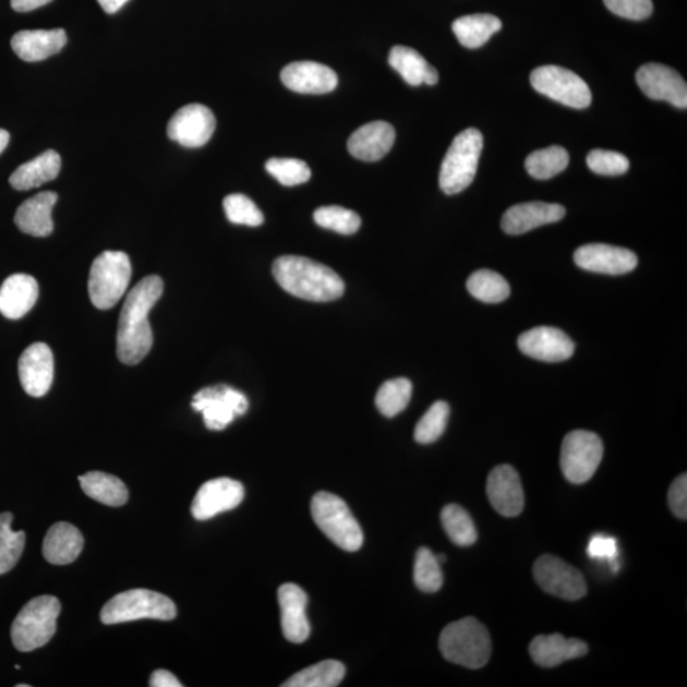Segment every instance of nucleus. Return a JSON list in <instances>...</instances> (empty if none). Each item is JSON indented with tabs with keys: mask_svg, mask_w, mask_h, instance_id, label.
Here are the masks:
<instances>
[{
	"mask_svg": "<svg viewBox=\"0 0 687 687\" xmlns=\"http://www.w3.org/2000/svg\"><path fill=\"white\" fill-rule=\"evenodd\" d=\"M164 293V280L157 275L142 279L130 290L119 318L117 353L120 362L141 363L153 346L149 312Z\"/></svg>",
	"mask_w": 687,
	"mask_h": 687,
	"instance_id": "nucleus-1",
	"label": "nucleus"
},
{
	"mask_svg": "<svg viewBox=\"0 0 687 687\" xmlns=\"http://www.w3.org/2000/svg\"><path fill=\"white\" fill-rule=\"evenodd\" d=\"M273 275L286 292L305 301L339 300L346 290L338 273L308 257L281 256L275 260Z\"/></svg>",
	"mask_w": 687,
	"mask_h": 687,
	"instance_id": "nucleus-2",
	"label": "nucleus"
},
{
	"mask_svg": "<svg viewBox=\"0 0 687 687\" xmlns=\"http://www.w3.org/2000/svg\"><path fill=\"white\" fill-rule=\"evenodd\" d=\"M439 649L448 662L478 670L491 659L492 641L483 624L475 617H465L443 629Z\"/></svg>",
	"mask_w": 687,
	"mask_h": 687,
	"instance_id": "nucleus-3",
	"label": "nucleus"
},
{
	"mask_svg": "<svg viewBox=\"0 0 687 687\" xmlns=\"http://www.w3.org/2000/svg\"><path fill=\"white\" fill-rule=\"evenodd\" d=\"M483 147V134L475 128L466 129L455 137L441 166L439 186L443 193L455 195L471 185Z\"/></svg>",
	"mask_w": 687,
	"mask_h": 687,
	"instance_id": "nucleus-4",
	"label": "nucleus"
},
{
	"mask_svg": "<svg viewBox=\"0 0 687 687\" xmlns=\"http://www.w3.org/2000/svg\"><path fill=\"white\" fill-rule=\"evenodd\" d=\"M60 602L52 595H40L26 603L14 618L12 643L20 652H33L49 643L57 631Z\"/></svg>",
	"mask_w": 687,
	"mask_h": 687,
	"instance_id": "nucleus-5",
	"label": "nucleus"
},
{
	"mask_svg": "<svg viewBox=\"0 0 687 687\" xmlns=\"http://www.w3.org/2000/svg\"><path fill=\"white\" fill-rule=\"evenodd\" d=\"M313 521L335 545L346 552H357L363 545V531L347 503L332 493L320 492L311 502Z\"/></svg>",
	"mask_w": 687,
	"mask_h": 687,
	"instance_id": "nucleus-6",
	"label": "nucleus"
},
{
	"mask_svg": "<svg viewBox=\"0 0 687 687\" xmlns=\"http://www.w3.org/2000/svg\"><path fill=\"white\" fill-rule=\"evenodd\" d=\"M132 264L122 251H105L91 266L88 292L98 310H110L126 293Z\"/></svg>",
	"mask_w": 687,
	"mask_h": 687,
	"instance_id": "nucleus-7",
	"label": "nucleus"
},
{
	"mask_svg": "<svg viewBox=\"0 0 687 687\" xmlns=\"http://www.w3.org/2000/svg\"><path fill=\"white\" fill-rule=\"evenodd\" d=\"M176 615L178 608L167 595L150 590H130L107 601L99 617L104 624L113 625L142 618L170 622Z\"/></svg>",
	"mask_w": 687,
	"mask_h": 687,
	"instance_id": "nucleus-8",
	"label": "nucleus"
},
{
	"mask_svg": "<svg viewBox=\"0 0 687 687\" xmlns=\"http://www.w3.org/2000/svg\"><path fill=\"white\" fill-rule=\"evenodd\" d=\"M530 81L539 94L572 109H586L592 104L588 84L568 69L557 65L539 67L531 73Z\"/></svg>",
	"mask_w": 687,
	"mask_h": 687,
	"instance_id": "nucleus-9",
	"label": "nucleus"
},
{
	"mask_svg": "<svg viewBox=\"0 0 687 687\" xmlns=\"http://www.w3.org/2000/svg\"><path fill=\"white\" fill-rule=\"evenodd\" d=\"M603 457V445L598 434L575 431L563 441L561 468L565 479L572 484H583L592 479Z\"/></svg>",
	"mask_w": 687,
	"mask_h": 687,
	"instance_id": "nucleus-10",
	"label": "nucleus"
},
{
	"mask_svg": "<svg viewBox=\"0 0 687 687\" xmlns=\"http://www.w3.org/2000/svg\"><path fill=\"white\" fill-rule=\"evenodd\" d=\"M191 407L202 412L204 423L210 431H224L236 417L249 409L248 397L227 385L205 387L195 394Z\"/></svg>",
	"mask_w": 687,
	"mask_h": 687,
	"instance_id": "nucleus-11",
	"label": "nucleus"
},
{
	"mask_svg": "<svg viewBox=\"0 0 687 687\" xmlns=\"http://www.w3.org/2000/svg\"><path fill=\"white\" fill-rule=\"evenodd\" d=\"M533 576L545 592L563 600L577 601L587 594L586 579L561 557L544 555L533 565Z\"/></svg>",
	"mask_w": 687,
	"mask_h": 687,
	"instance_id": "nucleus-12",
	"label": "nucleus"
},
{
	"mask_svg": "<svg viewBox=\"0 0 687 687\" xmlns=\"http://www.w3.org/2000/svg\"><path fill=\"white\" fill-rule=\"evenodd\" d=\"M216 125V117L209 107L191 104L174 112L168 121L167 135L182 147L201 148L210 141Z\"/></svg>",
	"mask_w": 687,
	"mask_h": 687,
	"instance_id": "nucleus-13",
	"label": "nucleus"
},
{
	"mask_svg": "<svg viewBox=\"0 0 687 687\" xmlns=\"http://www.w3.org/2000/svg\"><path fill=\"white\" fill-rule=\"evenodd\" d=\"M244 489L240 481L229 478H218L206 481L198 489L193 504H191V515L197 521H206L224 511L239 507L243 501Z\"/></svg>",
	"mask_w": 687,
	"mask_h": 687,
	"instance_id": "nucleus-14",
	"label": "nucleus"
},
{
	"mask_svg": "<svg viewBox=\"0 0 687 687\" xmlns=\"http://www.w3.org/2000/svg\"><path fill=\"white\" fill-rule=\"evenodd\" d=\"M637 83L649 98L686 109L687 84L674 69L655 63L646 64L639 68Z\"/></svg>",
	"mask_w": 687,
	"mask_h": 687,
	"instance_id": "nucleus-15",
	"label": "nucleus"
},
{
	"mask_svg": "<svg viewBox=\"0 0 687 687\" xmlns=\"http://www.w3.org/2000/svg\"><path fill=\"white\" fill-rule=\"evenodd\" d=\"M518 348L527 357L542 362H564L575 353V342L556 327L540 326L518 338Z\"/></svg>",
	"mask_w": 687,
	"mask_h": 687,
	"instance_id": "nucleus-16",
	"label": "nucleus"
},
{
	"mask_svg": "<svg viewBox=\"0 0 687 687\" xmlns=\"http://www.w3.org/2000/svg\"><path fill=\"white\" fill-rule=\"evenodd\" d=\"M486 494L503 517H517L525 508V494L518 472L509 465L496 466L487 477Z\"/></svg>",
	"mask_w": 687,
	"mask_h": 687,
	"instance_id": "nucleus-17",
	"label": "nucleus"
},
{
	"mask_svg": "<svg viewBox=\"0 0 687 687\" xmlns=\"http://www.w3.org/2000/svg\"><path fill=\"white\" fill-rule=\"evenodd\" d=\"M22 388L33 397L49 393L53 381V355L45 342H34L23 351L19 361Z\"/></svg>",
	"mask_w": 687,
	"mask_h": 687,
	"instance_id": "nucleus-18",
	"label": "nucleus"
},
{
	"mask_svg": "<svg viewBox=\"0 0 687 687\" xmlns=\"http://www.w3.org/2000/svg\"><path fill=\"white\" fill-rule=\"evenodd\" d=\"M575 262L580 269L588 272L622 275L636 269L638 257L628 249L591 243L575 252Z\"/></svg>",
	"mask_w": 687,
	"mask_h": 687,
	"instance_id": "nucleus-19",
	"label": "nucleus"
},
{
	"mask_svg": "<svg viewBox=\"0 0 687 687\" xmlns=\"http://www.w3.org/2000/svg\"><path fill=\"white\" fill-rule=\"evenodd\" d=\"M282 84L297 94L325 95L338 86V75L327 65L316 61H294L282 69Z\"/></svg>",
	"mask_w": 687,
	"mask_h": 687,
	"instance_id": "nucleus-20",
	"label": "nucleus"
},
{
	"mask_svg": "<svg viewBox=\"0 0 687 687\" xmlns=\"http://www.w3.org/2000/svg\"><path fill=\"white\" fill-rule=\"evenodd\" d=\"M278 601L281 613V630L287 640L292 643H303L308 640L311 626L305 616L308 594L293 583H286L279 588Z\"/></svg>",
	"mask_w": 687,
	"mask_h": 687,
	"instance_id": "nucleus-21",
	"label": "nucleus"
},
{
	"mask_svg": "<svg viewBox=\"0 0 687 687\" xmlns=\"http://www.w3.org/2000/svg\"><path fill=\"white\" fill-rule=\"evenodd\" d=\"M565 217L559 204L532 202L511 206L502 218V229L508 234H523L532 229L555 224Z\"/></svg>",
	"mask_w": 687,
	"mask_h": 687,
	"instance_id": "nucleus-22",
	"label": "nucleus"
},
{
	"mask_svg": "<svg viewBox=\"0 0 687 687\" xmlns=\"http://www.w3.org/2000/svg\"><path fill=\"white\" fill-rule=\"evenodd\" d=\"M395 140V128L389 122L372 121L350 135L348 149L354 158L374 162L391 150Z\"/></svg>",
	"mask_w": 687,
	"mask_h": 687,
	"instance_id": "nucleus-23",
	"label": "nucleus"
},
{
	"mask_svg": "<svg viewBox=\"0 0 687 687\" xmlns=\"http://www.w3.org/2000/svg\"><path fill=\"white\" fill-rule=\"evenodd\" d=\"M68 41L63 28L20 31L12 37V49L20 59L34 63L56 56Z\"/></svg>",
	"mask_w": 687,
	"mask_h": 687,
	"instance_id": "nucleus-24",
	"label": "nucleus"
},
{
	"mask_svg": "<svg viewBox=\"0 0 687 687\" xmlns=\"http://www.w3.org/2000/svg\"><path fill=\"white\" fill-rule=\"evenodd\" d=\"M38 298L37 280L27 274H14L0 287V313L20 320L34 309Z\"/></svg>",
	"mask_w": 687,
	"mask_h": 687,
	"instance_id": "nucleus-25",
	"label": "nucleus"
},
{
	"mask_svg": "<svg viewBox=\"0 0 687 687\" xmlns=\"http://www.w3.org/2000/svg\"><path fill=\"white\" fill-rule=\"evenodd\" d=\"M58 195L52 191H43L19 206L15 212L14 224L20 231L34 237H48L53 231L51 217Z\"/></svg>",
	"mask_w": 687,
	"mask_h": 687,
	"instance_id": "nucleus-26",
	"label": "nucleus"
},
{
	"mask_svg": "<svg viewBox=\"0 0 687 687\" xmlns=\"http://www.w3.org/2000/svg\"><path fill=\"white\" fill-rule=\"evenodd\" d=\"M587 653L588 646L583 640L565 639L561 634L539 636L530 646L533 662L546 668L559 666L565 661L580 659Z\"/></svg>",
	"mask_w": 687,
	"mask_h": 687,
	"instance_id": "nucleus-27",
	"label": "nucleus"
},
{
	"mask_svg": "<svg viewBox=\"0 0 687 687\" xmlns=\"http://www.w3.org/2000/svg\"><path fill=\"white\" fill-rule=\"evenodd\" d=\"M84 540L76 527L67 522H58L50 527L44 539L43 554L53 565L73 563L82 553Z\"/></svg>",
	"mask_w": 687,
	"mask_h": 687,
	"instance_id": "nucleus-28",
	"label": "nucleus"
},
{
	"mask_svg": "<svg viewBox=\"0 0 687 687\" xmlns=\"http://www.w3.org/2000/svg\"><path fill=\"white\" fill-rule=\"evenodd\" d=\"M388 63L412 87H418L420 84L434 86L439 81L437 69L427 63L417 50L408 48V46H394L389 51Z\"/></svg>",
	"mask_w": 687,
	"mask_h": 687,
	"instance_id": "nucleus-29",
	"label": "nucleus"
},
{
	"mask_svg": "<svg viewBox=\"0 0 687 687\" xmlns=\"http://www.w3.org/2000/svg\"><path fill=\"white\" fill-rule=\"evenodd\" d=\"M61 158L59 153L52 149L46 150L29 162L22 165L15 170L10 183L13 189L26 191L44 185L57 179L60 172Z\"/></svg>",
	"mask_w": 687,
	"mask_h": 687,
	"instance_id": "nucleus-30",
	"label": "nucleus"
},
{
	"mask_svg": "<svg viewBox=\"0 0 687 687\" xmlns=\"http://www.w3.org/2000/svg\"><path fill=\"white\" fill-rule=\"evenodd\" d=\"M502 29V21L493 14L463 15L454 22L453 31L465 48L478 49Z\"/></svg>",
	"mask_w": 687,
	"mask_h": 687,
	"instance_id": "nucleus-31",
	"label": "nucleus"
},
{
	"mask_svg": "<svg viewBox=\"0 0 687 687\" xmlns=\"http://www.w3.org/2000/svg\"><path fill=\"white\" fill-rule=\"evenodd\" d=\"M82 491L89 498L109 507H121L128 502V487L122 481L110 473L101 471L87 472L80 477Z\"/></svg>",
	"mask_w": 687,
	"mask_h": 687,
	"instance_id": "nucleus-32",
	"label": "nucleus"
},
{
	"mask_svg": "<svg viewBox=\"0 0 687 687\" xmlns=\"http://www.w3.org/2000/svg\"><path fill=\"white\" fill-rule=\"evenodd\" d=\"M343 676H346V667H343V664L339 661L327 660L297 672L296 675L287 679L281 686L335 687L342 682Z\"/></svg>",
	"mask_w": 687,
	"mask_h": 687,
	"instance_id": "nucleus-33",
	"label": "nucleus"
},
{
	"mask_svg": "<svg viewBox=\"0 0 687 687\" xmlns=\"http://www.w3.org/2000/svg\"><path fill=\"white\" fill-rule=\"evenodd\" d=\"M569 165V153L567 149L553 145V147L540 149L531 153L526 159V170L537 180L553 179Z\"/></svg>",
	"mask_w": 687,
	"mask_h": 687,
	"instance_id": "nucleus-34",
	"label": "nucleus"
},
{
	"mask_svg": "<svg viewBox=\"0 0 687 687\" xmlns=\"http://www.w3.org/2000/svg\"><path fill=\"white\" fill-rule=\"evenodd\" d=\"M469 293L484 303H501L510 294L508 281L493 270H478L466 282Z\"/></svg>",
	"mask_w": 687,
	"mask_h": 687,
	"instance_id": "nucleus-35",
	"label": "nucleus"
},
{
	"mask_svg": "<svg viewBox=\"0 0 687 687\" xmlns=\"http://www.w3.org/2000/svg\"><path fill=\"white\" fill-rule=\"evenodd\" d=\"M443 529L450 541L458 546H471L478 540V531L472 518L462 507L449 504L441 514Z\"/></svg>",
	"mask_w": 687,
	"mask_h": 687,
	"instance_id": "nucleus-36",
	"label": "nucleus"
},
{
	"mask_svg": "<svg viewBox=\"0 0 687 687\" xmlns=\"http://www.w3.org/2000/svg\"><path fill=\"white\" fill-rule=\"evenodd\" d=\"M13 515L10 511L0 515V576L17 565L26 545V533L12 530Z\"/></svg>",
	"mask_w": 687,
	"mask_h": 687,
	"instance_id": "nucleus-37",
	"label": "nucleus"
},
{
	"mask_svg": "<svg viewBox=\"0 0 687 687\" xmlns=\"http://www.w3.org/2000/svg\"><path fill=\"white\" fill-rule=\"evenodd\" d=\"M412 385L408 378H395L385 382L378 389L376 407L382 415L394 418L408 408Z\"/></svg>",
	"mask_w": 687,
	"mask_h": 687,
	"instance_id": "nucleus-38",
	"label": "nucleus"
},
{
	"mask_svg": "<svg viewBox=\"0 0 687 687\" xmlns=\"http://www.w3.org/2000/svg\"><path fill=\"white\" fill-rule=\"evenodd\" d=\"M316 225L340 234H354L361 228V217L353 210L342 206H321L313 213Z\"/></svg>",
	"mask_w": 687,
	"mask_h": 687,
	"instance_id": "nucleus-39",
	"label": "nucleus"
},
{
	"mask_svg": "<svg viewBox=\"0 0 687 687\" xmlns=\"http://www.w3.org/2000/svg\"><path fill=\"white\" fill-rule=\"evenodd\" d=\"M449 417V407L445 401L432 405L415 426L414 438L420 445H431L445 433Z\"/></svg>",
	"mask_w": 687,
	"mask_h": 687,
	"instance_id": "nucleus-40",
	"label": "nucleus"
},
{
	"mask_svg": "<svg viewBox=\"0 0 687 687\" xmlns=\"http://www.w3.org/2000/svg\"><path fill=\"white\" fill-rule=\"evenodd\" d=\"M414 582L420 591L438 592L443 584L441 563L430 549L420 547L414 564Z\"/></svg>",
	"mask_w": 687,
	"mask_h": 687,
	"instance_id": "nucleus-41",
	"label": "nucleus"
},
{
	"mask_svg": "<svg viewBox=\"0 0 687 687\" xmlns=\"http://www.w3.org/2000/svg\"><path fill=\"white\" fill-rule=\"evenodd\" d=\"M265 168L274 179L288 188L302 185L311 179L309 165L297 158H270Z\"/></svg>",
	"mask_w": 687,
	"mask_h": 687,
	"instance_id": "nucleus-42",
	"label": "nucleus"
},
{
	"mask_svg": "<svg viewBox=\"0 0 687 687\" xmlns=\"http://www.w3.org/2000/svg\"><path fill=\"white\" fill-rule=\"evenodd\" d=\"M224 208L228 220L233 225L258 227L264 224L263 212L246 195L231 194L226 196Z\"/></svg>",
	"mask_w": 687,
	"mask_h": 687,
	"instance_id": "nucleus-43",
	"label": "nucleus"
},
{
	"mask_svg": "<svg viewBox=\"0 0 687 687\" xmlns=\"http://www.w3.org/2000/svg\"><path fill=\"white\" fill-rule=\"evenodd\" d=\"M587 165L594 173L602 176H620L628 172L630 164L622 153L593 149L587 156Z\"/></svg>",
	"mask_w": 687,
	"mask_h": 687,
	"instance_id": "nucleus-44",
	"label": "nucleus"
},
{
	"mask_svg": "<svg viewBox=\"0 0 687 687\" xmlns=\"http://www.w3.org/2000/svg\"><path fill=\"white\" fill-rule=\"evenodd\" d=\"M611 12L626 20L641 21L653 12L652 0H603Z\"/></svg>",
	"mask_w": 687,
	"mask_h": 687,
	"instance_id": "nucleus-45",
	"label": "nucleus"
},
{
	"mask_svg": "<svg viewBox=\"0 0 687 687\" xmlns=\"http://www.w3.org/2000/svg\"><path fill=\"white\" fill-rule=\"evenodd\" d=\"M587 553L594 561L608 562L615 572L620 567V564L617 562V541L614 538H607L605 534H595L591 539L590 544H588Z\"/></svg>",
	"mask_w": 687,
	"mask_h": 687,
	"instance_id": "nucleus-46",
	"label": "nucleus"
},
{
	"mask_svg": "<svg viewBox=\"0 0 687 687\" xmlns=\"http://www.w3.org/2000/svg\"><path fill=\"white\" fill-rule=\"evenodd\" d=\"M668 504L674 515L678 518H687V475L683 473L678 477L674 483H672L668 491Z\"/></svg>",
	"mask_w": 687,
	"mask_h": 687,
	"instance_id": "nucleus-47",
	"label": "nucleus"
},
{
	"mask_svg": "<svg viewBox=\"0 0 687 687\" xmlns=\"http://www.w3.org/2000/svg\"><path fill=\"white\" fill-rule=\"evenodd\" d=\"M150 687H182V684L176 678L171 672L166 670H157L153 672L149 678Z\"/></svg>",
	"mask_w": 687,
	"mask_h": 687,
	"instance_id": "nucleus-48",
	"label": "nucleus"
},
{
	"mask_svg": "<svg viewBox=\"0 0 687 687\" xmlns=\"http://www.w3.org/2000/svg\"><path fill=\"white\" fill-rule=\"evenodd\" d=\"M52 0H11V5L15 12L25 13L37 10L49 4Z\"/></svg>",
	"mask_w": 687,
	"mask_h": 687,
	"instance_id": "nucleus-49",
	"label": "nucleus"
},
{
	"mask_svg": "<svg viewBox=\"0 0 687 687\" xmlns=\"http://www.w3.org/2000/svg\"><path fill=\"white\" fill-rule=\"evenodd\" d=\"M97 2L106 13L113 14L119 12L129 0H97Z\"/></svg>",
	"mask_w": 687,
	"mask_h": 687,
	"instance_id": "nucleus-50",
	"label": "nucleus"
},
{
	"mask_svg": "<svg viewBox=\"0 0 687 687\" xmlns=\"http://www.w3.org/2000/svg\"><path fill=\"white\" fill-rule=\"evenodd\" d=\"M8 143H10V133L4 129H0V155L7 148Z\"/></svg>",
	"mask_w": 687,
	"mask_h": 687,
	"instance_id": "nucleus-51",
	"label": "nucleus"
},
{
	"mask_svg": "<svg viewBox=\"0 0 687 687\" xmlns=\"http://www.w3.org/2000/svg\"><path fill=\"white\" fill-rule=\"evenodd\" d=\"M437 559H438L439 563H445L446 562V556L442 554V555L437 556Z\"/></svg>",
	"mask_w": 687,
	"mask_h": 687,
	"instance_id": "nucleus-52",
	"label": "nucleus"
},
{
	"mask_svg": "<svg viewBox=\"0 0 687 687\" xmlns=\"http://www.w3.org/2000/svg\"><path fill=\"white\" fill-rule=\"evenodd\" d=\"M17 687H28V685L22 684V685H17Z\"/></svg>",
	"mask_w": 687,
	"mask_h": 687,
	"instance_id": "nucleus-53",
	"label": "nucleus"
}]
</instances>
